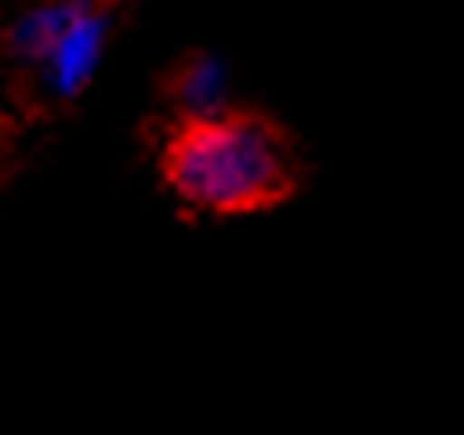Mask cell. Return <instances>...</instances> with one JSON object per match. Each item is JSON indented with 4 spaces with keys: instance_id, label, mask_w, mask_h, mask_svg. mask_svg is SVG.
<instances>
[{
    "instance_id": "obj_1",
    "label": "cell",
    "mask_w": 464,
    "mask_h": 435,
    "mask_svg": "<svg viewBox=\"0 0 464 435\" xmlns=\"http://www.w3.org/2000/svg\"><path fill=\"white\" fill-rule=\"evenodd\" d=\"M163 187L206 216L278 211L302 191V159L264 111H206L168 130L159 149Z\"/></svg>"
},
{
    "instance_id": "obj_2",
    "label": "cell",
    "mask_w": 464,
    "mask_h": 435,
    "mask_svg": "<svg viewBox=\"0 0 464 435\" xmlns=\"http://www.w3.org/2000/svg\"><path fill=\"white\" fill-rule=\"evenodd\" d=\"M101 5H111V0H101Z\"/></svg>"
}]
</instances>
